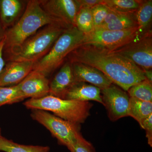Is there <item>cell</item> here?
<instances>
[{
	"label": "cell",
	"instance_id": "cell-10",
	"mask_svg": "<svg viewBox=\"0 0 152 152\" xmlns=\"http://www.w3.org/2000/svg\"><path fill=\"white\" fill-rule=\"evenodd\" d=\"M41 6L49 15L69 28L75 26L80 6L77 0H40Z\"/></svg>",
	"mask_w": 152,
	"mask_h": 152
},
{
	"label": "cell",
	"instance_id": "cell-13",
	"mask_svg": "<svg viewBox=\"0 0 152 152\" xmlns=\"http://www.w3.org/2000/svg\"><path fill=\"white\" fill-rule=\"evenodd\" d=\"M71 63L75 82H84L98 87L101 90L113 84L96 68L82 63Z\"/></svg>",
	"mask_w": 152,
	"mask_h": 152
},
{
	"label": "cell",
	"instance_id": "cell-18",
	"mask_svg": "<svg viewBox=\"0 0 152 152\" xmlns=\"http://www.w3.org/2000/svg\"><path fill=\"white\" fill-rule=\"evenodd\" d=\"M151 114H152V102L130 97L129 116L132 117L140 124Z\"/></svg>",
	"mask_w": 152,
	"mask_h": 152
},
{
	"label": "cell",
	"instance_id": "cell-11",
	"mask_svg": "<svg viewBox=\"0 0 152 152\" xmlns=\"http://www.w3.org/2000/svg\"><path fill=\"white\" fill-rule=\"evenodd\" d=\"M50 83L45 76L32 71L18 85L26 99H36L49 95Z\"/></svg>",
	"mask_w": 152,
	"mask_h": 152
},
{
	"label": "cell",
	"instance_id": "cell-7",
	"mask_svg": "<svg viewBox=\"0 0 152 152\" xmlns=\"http://www.w3.org/2000/svg\"><path fill=\"white\" fill-rule=\"evenodd\" d=\"M138 37L137 29L119 31L94 29L85 34L82 45L113 51L129 43Z\"/></svg>",
	"mask_w": 152,
	"mask_h": 152
},
{
	"label": "cell",
	"instance_id": "cell-14",
	"mask_svg": "<svg viewBox=\"0 0 152 152\" xmlns=\"http://www.w3.org/2000/svg\"><path fill=\"white\" fill-rule=\"evenodd\" d=\"M28 1L0 0V20L4 29L14 26L24 12Z\"/></svg>",
	"mask_w": 152,
	"mask_h": 152
},
{
	"label": "cell",
	"instance_id": "cell-31",
	"mask_svg": "<svg viewBox=\"0 0 152 152\" xmlns=\"http://www.w3.org/2000/svg\"><path fill=\"white\" fill-rule=\"evenodd\" d=\"M5 33V30L4 29L0 20V42L4 39Z\"/></svg>",
	"mask_w": 152,
	"mask_h": 152
},
{
	"label": "cell",
	"instance_id": "cell-9",
	"mask_svg": "<svg viewBox=\"0 0 152 152\" xmlns=\"http://www.w3.org/2000/svg\"><path fill=\"white\" fill-rule=\"evenodd\" d=\"M103 104L112 121L129 116L130 97L126 91L113 84L101 90Z\"/></svg>",
	"mask_w": 152,
	"mask_h": 152
},
{
	"label": "cell",
	"instance_id": "cell-16",
	"mask_svg": "<svg viewBox=\"0 0 152 152\" xmlns=\"http://www.w3.org/2000/svg\"><path fill=\"white\" fill-rule=\"evenodd\" d=\"M64 99L82 102L94 101L102 104L101 90L84 82H76L66 93Z\"/></svg>",
	"mask_w": 152,
	"mask_h": 152
},
{
	"label": "cell",
	"instance_id": "cell-20",
	"mask_svg": "<svg viewBox=\"0 0 152 152\" xmlns=\"http://www.w3.org/2000/svg\"><path fill=\"white\" fill-rule=\"evenodd\" d=\"M136 14V12L134 13H121L111 23L101 26L95 29L119 31L137 29Z\"/></svg>",
	"mask_w": 152,
	"mask_h": 152
},
{
	"label": "cell",
	"instance_id": "cell-28",
	"mask_svg": "<svg viewBox=\"0 0 152 152\" xmlns=\"http://www.w3.org/2000/svg\"><path fill=\"white\" fill-rule=\"evenodd\" d=\"M80 8L91 9L102 3V0H77Z\"/></svg>",
	"mask_w": 152,
	"mask_h": 152
},
{
	"label": "cell",
	"instance_id": "cell-6",
	"mask_svg": "<svg viewBox=\"0 0 152 152\" xmlns=\"http://www.w3.org/2000/svg\"><path fill=\"white\" fill-rule=\"evenodd\" d=\"M32 118L48 130L60 144L69 148L82 136L80 125L62 119L43 110H32Z\"/></svg>",
	"mask_w": 152,
	"mask_h": 152
},
{
	"label": "cell",
	"instance_id": "cell-23",
	"mask_svg": "<svg viewBox=\"0 0 152 152\" xmlns=\"http://www.w3.org/2000/svg\"><path fill=\"white\" fill-rule=\"evenodd\" d=\"M127 91L130 97L152 102V82L147 79L131 87Z\"/></svg>",
	"mask_w": 152,
	"mask_h": 152
},
{
	"label": "cell",
	"instance_id": "cell-15",
	"mask_svg": "<svg viewBox=\"0 0 152 152\" xmlns=\"http://www.w3.org/2000/svg\"><path fill=\"white\" fill-rule=\"evenodd\" d=\"M75 83L72 64L68 61L50 83L49 95L64 99L66 93Z\"/></svg>",
	"mask_w": 152,
	"mask_h": 152
},
{
	"label": "cell",
	"instance_id": "cell-17",
	"mask_svg": "<svg viewBox=\"0 0 152 152\" xmlns=\"http://www.w3.org/2000/svg\"><path fill=\"white\" fill-rule=\"evenodd\" d=\"M137 24V34L139 37L152 32V1H142L140 7L136 12Z\"/></svg>",
	"mask_w": 152,
	"mask_h": 152
},
{
	"label": "cell",
	"instance_id": "cell-3",
	"mask_svg": "<svg viewBox=\"0 0 152 152\" xmlns=\"http://www.w3.org/2000/svg\"><path fill=\"white\" fill-rule=\"evenodd\" d=\"M67 28L59 24L45 26L5 58V61L36 62L47 54L57 39Z\"/></svg>",
	"mask_w": 152,
	"mask_h": 152
},
{
	"label": "cell",
	"instance_id": "cell-27",
	"mask_svg": "<svg viewBox=\"0 0 152 152\" xmlns=\"http://www.w3.org/2000/svg\"><path fill=\"white\" fill-rule=\"evenodd\" d=\"M141 127L145 129L146 133L148 143L152 146V114H151L140 123Z\"/></svg>",
	"mask_w": 152,
	"mask_h": 152
},
{
	"label": "cell",
	"instance_id": "cell-29",
	"mask_svg": "<svg viewBox=\"0 0 152 152\" xmlns=\"http://www.w3.org/2000/svg\"><path fill=\"white\" fill-rule=\"evenodd\" d=\"M4 39L0 42V74L2 71L5 65V61L4 60L3 56V49L4 47Z\"/></svg>",
	"mask_w": 152,
	"mask_h": 152
},
{
	"label": "cell",
	"instance_id": "cell-25",
	"mask_svg": "<svg viewBox=\"0 0 152 152\" xmlns=\"http://www.w3.org/2000/svg\"><path fill=\"white\" fill-rule=\"evenodd\" d=\"M91 10L94 23V29H95L102 24L107 14L109 8L101 3L95 6Z\"/></svg>",
	"mask_w": 152,
	"mask_h": 152
},
{
	"label": "cell",
	"instance_id": "cell-24",
	"mask_svg": "<svg viewBox=\"0 0 152 152\" xmlns=\"http://www.w3.org/2000/svg\"><path fill=\"white\" fill-rule=\"evenodd\" d=\"M75 26L85 34L94 30V23L91 9H80L76 17Z\"/></svg>",
	"mask_w": 152,
	"mask_h": 152
},
{
	"label": "cell",
	"instance_id": "cell-2",
	"mask_svg": "<svg viewBox=\"0 0 152 152\" xmlns=\"http://www.w3.org/2000/svg\"><path fill=\"white\" fill-rule=\"evenodd\" d=\"M52 24H59L68 28L44 10L41 6L40 0L28 1L21 17L12 27L5 31L3 49L4 59L39 30Z\"/></svg>",
	"mask_w": 152,
	"mask_h": 152
},
{
	"label": "cell",
	"instance_id": "cell-5",
	"mask_svg": "<svg viewBox=\"0 0 152 152\" xmlns=\"http://www.w3.org/2000/svg\"><path fill=\"white\" fill-rule=\"evenodd\" d=\"M84 35L76 26L66 29L47 54L34 63L33 71L47 77L62 64L73 51L82 45Z\"/></svg>",
	"mask_w": 152,
	"mask_h": 152
},
{
	"label": "cell",
	"instance_id": "cell-32",
	"mask_svg": "<svg viewBox=\"0 0 152 152\" xmlns=\"http://www.w3.org/2000/svg\"><path fill=\"white\" fill-rule=\"evenodd\" d=\"M1 136V127H0V137Z\"/></svg>",
	"mask_w": 152,
	"mask_h": 152
},
{
	"label": "cell",
	"instance_id": "cell-19",
	"mask_svg": "<svg viewBox=\"0 0 152 152\" xmlns=\"http://www.w3.org/2000/svg\"><path fill=\"white\" fill-rule=\"evenodd\" d=\"M50 147L39 145H21L0 137V151L4 152H49Z\"/></svg>",
	"mask_w": 152,
	"mask_h": 152
},
{
	"label": "cell",
	"instance_id": "cell-21",
	"mask_svg": "<svg viewBox=\"0 0 152 152\" xmlns=\"http://www.w3.org/2000/svg\"><path fill=\"white\" fill-rule=\"evenodd\" d=\"M142 1L137 0H102V4L112 10L129 14L136 12Z\"/></svg>",
	"mask_w": 152,
	"mask_h": 152
},
{
	"label": "cell",
	"instance_id": "cell-8",
	"mask_svg": "<svg viewBox=\"0 0 152 152\" xmlns=\"http://www.w3.org/2000/svg\"><path fill=\"white\" fill-rule=\"evenodd\" d=\"M111 51L129 60L143 71L152 69V32L138 37L129 43Z\"/></svg>",
	"mask_w": 152,
	"mask_h": 152
},
{
	"label": "cell",
	"instance_id": "cell-30",
	"mask_svg": "<svg viewBox=\"0 0 152 152\" xmlns=\"http://www.w3.org/2000/svg\"><path fill=\"white\" fill-rule=\"evenodd\" d=\"M145 77L147 80L152 82V69L143 70Z\"/></svg>",
	"mask_w": 152,
	"mask_h": 152
},
{
	"label": "cell",
	"instance_id": "cell-22",
	"mask_svg": "<svg viewBox=\"0 0 152 152\" xmlns=\"http://www.w3.org/2000/svg\"><path fill=\"white\" fill-rule=\"evenodd\" d=\"M25 99L18 84L10 86H0V107L4 105L18 102Z\"/></svg>",
	"mask_w": 152,
	"mask_h": 152
},
{
	"label": "cell",
	"instance_id": "cell-4",
	"mask_svg": "<svg viewBox=\"0 0 152 152\" xmlns=\"http://www.w3.org/2000/svg\"><path fill=\"white\" fill-rule=\"evenodd\" d=\"M27 108L52 112L56 116L75 124L84 123L93 104L89 102L64 99L51 95L30 99L24 103Z\"/></svg>",
	"mask_w": 152,
	"mask_h": 152
},
{
	"label": "cell",
	"instance_id": "cell-1",
	"mask_svg": "<svg viewBox=\"0 0 152 152\" xmlns=\"http://www.w3.org/2000/svg\"><path fill=\"white\" fill-rule=\"evenodd\" d=\"M71 63H82L96 68L112 82L127 91L146 80L144 71L126 58L105 49L82 45L67 57Z\"/></svg>",
	"mask_w": 152,
	"mask_h": 152
},
{
	"label": "cell",
	"instance_id": "cell-12",
	"mask_svg": "<svg viewBox=\"0 0 152 152\" xmlns=\"http://www.w3.org/2000/svg\"><path fill=\"white\" fill-rule=\"evenodd\" d=\"M34 63L28 61L7 62L0 74V86L18 84L33 71Z\"/></svg>",
	"mask_w": 152,
	"mask_h": 152
},
{
	"label": "cell",
	"instance_id": "cell-26",
	"mask_svg": "<svg viewBox=\"0 0 152 152\" xmlns=\"http://www.w3.org/2000/svg\"><path fill=\"white\" fill-rule=\"evenodd\" d=\"M71 152H96L92 144L81 136L74 145L68 148Z\"/></svg>",
	"mask_w": 152,
	"mask_h": 152
}]
</instances>
